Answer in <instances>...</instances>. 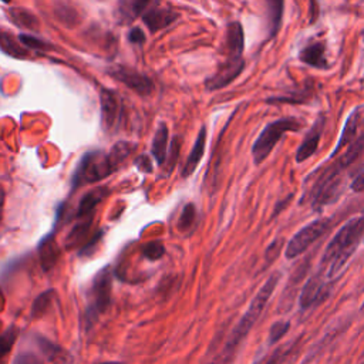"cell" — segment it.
Returning a JSON list of instances; mask_svg holds the SVG:
<instances>
[{"instance_id": "obj_1", "label": "cell", "mask_w": 364, "mask_h": 364, "mask_svg": "<svg viewBox=\"0 0 364 364\" xmlns=\"http://www.w3.org/2000/svg\"><path fill=\"white\" fill-rule=\"evenodd\" d=\"M279 280H280V273L274 272L264 282V284L260 287V290L256 293V296L250 301L245 314L240 317V320L236 323L233 330L229 333L222 348L218 353H215L210 358H206L205 364H229L233 360L242 341L246 338L247 333L252 330V327L255 326V323L259 320L260 314L266 309L270 296L273 294L274 289L279 284Z\"/></svg>"}, {"instance_id": "obj_2", "label": "cell", "mask_w": 364, "mask_h": 364, "mask_svg": "<svg viewBox=\"0 0 364 364\" xmlns=\"http://www.w3.org/2000/svg\"><path fill=\"white\" fill-rule=\"evenodd\" d=\"M132 151V144L118 142L109 149V152L91 151L84 154L74 171L73 188H81L109 176L118 169V166L128 158Z\"/></svg>"}, {"instance_id": "obj_3", "label": "cell", "mask_w": 364, "mask_h": 364, "mask_svg": "<svg viewBox=\"0 0 364 364\" xmlns=\"http://www.w3.org/2000/svg\"><path fill=\"white\" fill-rule=\"evenodd\" d=\"M363 230L364 218H353L346 222L333 236L323 253L318 270L321 273L326 272L327 282L334 280L341 273V269L346 266V263L357 249Z\"/></svg>"}, {"instance_id": "obj_4", "label": "cell", "mask_w": 364, "mask_h": 364, "mask_svg": "<svg viewBox=\"0 0 364 364\" xmlns=\"http://www.w3.org/2000/svg\"><path fill=\"white\" fill-rule=\"evenodd\" d=\"M301 128V122L297 118L287 117V118H280L273 122H269L259 136L256 138L253 146H252V155L253 161L256 165L262 164L273 151L276 144L280 141V138L286 132L291 131H299Z\"/></svg>"}, {"instance_id": "obj_5", "label": "cell", "mask_w": 364, "mask_h": 364, "mask_svg": "<svg viewBox=\"0 0 364 364\" xmlns=\"http://www.w3.org/2000/svg\"><path fill=\"white\" fill-rule=\"evenodd\" d=\"M112 272L109 266H104L94 277L90 289V304L85 310V323L91 326L98 314H102L111 301Z\"/></svg>"}, {"instance_id": "obj_6", "label": "cell", "mask_w": 364, "mask_h": 364, "mask_svg": "<svg viewBox=\"0 0 364 364\" xmlns=\"http://www.w3.org/2000/svg\"><path fill=\"white\" fill-rule=\"evenodd\" d=\"M330 219L321 218L310 222L304 228H301L287 243L284 256L287 259H294L304 253L320 236L324 235V232L328 229Z\"/></svg>"}, {"instance_id": "obj_7", "label": "cell", "mask_w": 364, "mask_h": 364, "mask_svg": "<svg viewBox=\"0 0 364 364\" xmlns=\"http://www.w3.org/2000/svg\"><path fill=\"white\" fill-rule=\"evenodd\" d=\"M243 68H245V61L242 57L239 58L228 57V60L219 67V70L206 80L205 82L206 90L216 91L229 85L233 80H236L240 75Z\"/></svg>"}, {"instance_id": "obj_8", "label": "cell", "mask_w": 364, "mask_h": 364, "mask_svg": "<svg viewBox=\"0 0 364 364\" xmlns=\"http://www.w3.org/2000/svg\"><path fill=\"white\" fill-rule=\"evenodd\" d=\"M109 75L121 81L122 84H125L128 88L134 90L139 95H149L154 90V82L151 81L149 77L128 67H122V65L114 67L109 70Z\"/></svg>"}, {"instance_id": "obj_9", "label": "cell", "mask_w": 364, "mask_h": 364, "mask_svg": "<svg viewBox=\"0 0 364 364\" xmlns=\"http://www.w3.org/2000/svg\"><path fill=\"white\" fill-rule=\"evenodd\" d=\"M159 0H118L115 16L121 24H129L138 17H142Z\"/></svg>"}, {"instance_id": "obj_10", "label": "cell", "mask_w": 364, "mask_h": 364, "mask_svg": "<svg viewBox=\"0 0 364 364\" xmlns=\"http://www.w3.org/2000/svg\"><path fill=\"white\" fill-rule=\"evenodd\" d=\"M324 125H326V115L320 114L316 118V121L311 125V128L309 129V132L304 136L303 142L297 148V151H296V162H299V164L304 162L306 159H309L317 151V146H318V142H320Z\"/></svg>"}, {"instance_id": "obj_11", "label": "cell", "mask_w": 364, "mask_h": 364, "mask_svg": "<svg viewBox=\"0 0 364 364\" xmlns=\"http://www.w3.org/2000/svg\"><path fill=\"white\" fill-rule=\"evenodd\" d=\"M327 286L328 282L326 279H323V273L317 272L313 277H310L307 280V283L303 286V290L300 293V307L303 310L310 309L311 306H314L320 299L327 296Z\"/></svg>"}, {"instance_id": "obj_12", "label": "cell", "mask_w": 364, "mask_h": 364, "mask_svg": "<svg viewBox=\"0 0 364 364\" xmlns=\"http://www.w3.org/2000/svg\"><path fill=\"white\" fill-rule=\"evenodd\" d=\"M100 101H101V121H102L104 128L109 131L115 127L117 119H118L119 100L114 91L102 88Z\"/></svg>"}, {"instance_id": "obj_13", "label": "cell", "mask_w": 364, "mask_h": 364, "mask_svg": "<svg viewBox=\"0 0 364 364\" xmlns=\"http://www.w3.org/2000/svg\"><path fill=\"white\" fill-rule=\"evenodd\" d=\"M176 18H178V13H175V11H172L169 9H165V7H159L158 4L152 6L142 16L144 23L149 28L151 33H156V31L162 30L164 27H166L172 21H175Z\"/></svg>"}, {"instance_id": "obj_14", "label": "cell", "mask_w": 364, "mask_h": 364, "mask_svg": "<svg viewBox=\"0 0 364 364\" xmlns=\"http://www.w3.org/2000/svg\"><path fill=\"white\" fill-rule=\"evenodd\" d=\"M301 63L314 68H327L328 63L326 60V44L324 41L316 40L307 43L299 53Z\"/></svg>"}, {"instance_id": "obj_15", "label": "cell", "mask_w": 364, "mask_h": 364, "mask_svg": "<svg viewBox=\"0 0 364 364\" xmlns=\"http://www.w3.org/2000/svg\"><path fill=\"white\" fill-rule=\"evenodd\" d=\"M243 48H245L243 27L239 21H232V23H229V26L226 28L228 57H232V58L242 57Z\"/></svg>"}, {"instance_id": "obj_16", "label": "cell", "mask_w": 364, "mask_h": 364, "mask_svg": "<svg viewBox=\"0 0 364 364\" xmlns=\"http://www.w3.org/2000/svg\"><path fill=\"white\" fill-rule=\"evenodd\" d=\"M36 343H37L40 351L44 354V357H47L50 361H53L55 364H71L73 363V355L65 348H63L58 344L51 343L46 337L37 336Z\"/></svg>"}, {"instance_id": "obj_17", "label": "cell", "mask_w": 364, "mask_h": 364, "mask_svg": "<svg viewBox=\"0 0 364 364\" xmlns=\"http://www.w3.org/2000/svg\"><path fill=\"white\" fill-rule=\"evenodd\" d=\"M38 253H40V263L41 267L48 272L54 267L60 257V247L55 242L54 233L47 235L40 243H38Z\"/></svg>"}, {"instance_id": "obj_18", "label": "cell", "mask_w": 364, "mask_h": 364, "mask_svg": "<svg viewBox=\"0 0 364 364\" xmlns=\"http://www.w3.org/2000/svg\"><path fill=\"white\" fill-rule=\"evenodd\" d=\"M108 195V189L107 186H98L94 188L91 191H88L80 200L78 206H77V212H75V218L81 219L84 216H88L91 213H94L95 206L102 202V199Z\"/></svg>"}, {"instance_id": "obj_19", "label": "cell", "mask_w": 364, "mask_h": 364, "mask_svg": "<svg viewBox=\"0 0 364 364\" xmlns=\"http://www.w3.org/2000/svg\"><path fill=\"white\" fill-rule=\"evenodd\" d=\"M92 219H94V213L81 218V220L74 225V228L67 233V236L64 239V245L67 249H73L80 245H85V237L90 235Z\"/></svg>"}, {"instance_id": "obj_20", "label": "cell", "mask_w": 364, "mask_h": 364, "mask_svg": "<svg viewBox=\"0 0 364 364\" xmlns=\"http://www.w3.org/2000/svg\"><path fill=\"white\" fill-rule=\"evenodd\" d=\"M205 144H206V128L202 127L199 134H198V136H196V141H195V144H193V146H192V149H191V152L188 155V159H186V162L183 165L182 176L186 178V176H191L195 172L196 166L199 165V162H200V159L203 156Z\"/></svg>"}, {"instance_id": "obj_21", "label": "cell", "mask_w": 364, "mask_h": 364, "mask_svg": "<svg viewBox=\"0 0 364 364\" xmlns=\"http://www.w3.org/2000/svg\"><path fill=\"white\" fill-rule=\"evenodd\" d=\"M358 121H360V108L354 109L350 117L347 118L346 124H344V128H343V132H341V136L333 151V156H336L341 148H344L346 145H348L350 142L354 141V136H355V132H357V128H358Z\"/></svg>"}, {"instance_id": "obj_22", "label": "cell", "mask_w": 364, "mask_h": 364, "mask_svg": "<svg viewBox=\"0 0 364 364\" xmlns=\"http://www.w3.org/2000/svg\"><path fill=\"white\" fill-rule=\"evenodd\" d=\"M9 18L11 20L13 24L21 27V28H28V30H37L40 21L37 20V17L26 9L21 7H14V9H9Z\"/></svg>"}, {"instance_id": "obj_23", "label": "cell", "mask_w": 364, "mask_h": 364, "mask_svg": "<svg viewBox=\"0 0 364 364\" xmlns=\"http://www.w3.org/2000/svg\"><path fill=\"white\" fill-rule=\"evenodd\" d=\"M0 50L13 58H26L28 51L23 47L20 40L14 38L11 34L0 31Z\"/></svg>"}, {"instance_id": "obj_24", "label": "cell", "mask_w": 364, "mask_h": 364, "mask_svg": "<svg viewBox=\"0 0 364 364\" xmlns=\"http://www.w3.org/2000/svg\"><path fill=\"white\" fill-rule=\"evenodd\" d=\"M166 145H168V128L165 124H161L156 128L152 141V155L158 165H162L166 159Z\"/></svg>"}, {"instance_id": "obj_25", "label": "cell", "mask_w": 364, "mask_h": 364, "mask_svg": "<svg viewBox=\"0 0 364 364\" xmlns=\"http://www.w3.org/2000/svg\"><path fill=\"white\" fill-rule=\"evenodd\" d=\"M364 151V134H361L358 138H355L351 145L341 154V156L334 162L341 171L346 169L348 165H351L354 161L358 159V156Z\"/></svg>"}, {"instance_id": "obj_26", "label": "cell", "mask_w": 364, "mask_h": 364, "mask_svg": "<svg viewBox=\"0 0 364 364\" xmlns=\"http://www.w3.org/2000/svg\"><path fill=\"white\" fill-rule=\"evenodd\" d=\"M267 17H269V36L274 37L282 26L284 0H266Z\"/></svg>"}, {"instance_id": "obj_27", "label": "cell", "mask_w": 364, "mask_h": 364, "mask_svg": "<svg viewBox=\"0 0 364 364\" xmlns=\"http://www.w3.org/2000/svg\"><path fill=\"white\" fill-rule=\"evenodd\" d=\"M311 90H303L297 91L296 94L293 92L291 95H282V97H270L267 98V104H304L306 101L310 100Z\"/></svg>"}, {"instance_id": "obj_28", "label": "cell", "mask_w": 364, "mask_h": 364, "mask_svg": "<svg viewBox=\"0 0 364 364\" xmlns=\"http://www.w3.org/2000/svg\"><path fill=\"white\" fill-rule=\"evenodd\" d=\"M17 333H18V330L14 326H10L3 334H0V361L11 350V347L17 338Z\"/></svg>"}, {"instance_id": "obj_29", "label": "cell", "mask_w": 364, "mask_h": 364, "mask_svg": "<svg viewBox=\"0 0 364 364\" xmlns=\"http://www.w3.org/2000/svg\"><path fill=\"white\" fill-rule=\"evenodd\" d=\"M195 218H196V209L193 203H188L185 205L181 216H179V222H178V228L182 232H186L191 229V226L195 223Z\"/></svg>"}, {"instance_id": "obj_30", "label": "cell", "mask_w": 364, "mask_h": 364, "mask_svg": "<svg viewBox=\"0 0 364 364\" xmlns=\"http://www.w3.org/2000/svg\"><path fill=\"white\" fill-rule=\"evenodd\" d=\"M289 328H290V323L289 321L282 320V321L273 323L270 330H269V343L270 344L279 343L283 338V336L289 331Z\"/></svg>"}, {"instance_id": "obj_31", "label": "cell", "mask_w": 364, "mask_h": 364, "mask_svg": "<svg viewBox=\"0 0 364 364\" xmlns=\"http://www.w3.org/2000/svg\"><path fill=\"white\" fill-rule=\"evenodd\" d=\"M164 253H165V247L158 240L156 242H149V243L144 245V247H142V255L148 260H158L164 256Z\"/></svg>"}, {"instance_id": "obj_32", "label": "cell", "mask_w": 364, "mask_h": 364, "mask_svg": "<svg viewBox=\"0 0 364 364\" xmlns=\"http://www.w3.org/2000/svg\"><path fill=\"white\" fill-rule=\"evenodd\" d=\"M51 296H53V290H48V291H44L43 294H40V296L36 299V301H34V304H33V309H31L33 317H38V316H41V314L46 313L47 307H48L50 303H51Z\"/></svg>"}, {"instance_id": "obj_33", "label": "cell", "mask_w": 364, "mask_h": 364, "mask_svg": "<svg viewBox=\"0 0 364 364\" xmlns=\"http://www.w3.org/2000/svg\"><path fill=\"white\" fill-rule=\"evenodd\" d=\"M18 40H20V43L23 46H26L28 48H33V50H43L44 51V50H50L51 48V46L48 43H46V41H43V40H40V38H37L34 36H30V34H21L18 37Z\"/></svg>"}, {"instance_id": "obj_34", "label": "cell", "mask_w": 364, "mask_h": 364, "mask_svg": "<svg viewBox=\"0 0 364 364\" xmlns=\"http://www.w3.org/2000/svg\"><path fill=\"white\" fill-rule=\"evenodd\" d=\"M291 351V347L290 346H283V347H279L276 348L263 363L260 364H283L286 361V358L289 357Z\"/></svg>"}, {"instance_id": "obj_35", "label": "cell", "mask_w": 364, "mask_h": 364, "mask_svg": "<svg viewBox=\"0 0 364 364\" xmlns=\"http://www.w3.org/2000/svg\"><path fill=\"white\" fill-rule=\"evenodd\" d=\"M11 364H44V361L31 351H21L14 357Z\"/></svg>"}, {"instance_id": "obj_36", "label": "cell", "mask_w": 364, "mask_h": 364, "mask_svg": "<svg viewBox=\"0 0 364 364\" xmlns=\"http://www.w3.org/2000/svg\"><path fill=\"white\" fill-rule=\"evenodd\" d=\"M128 40L132 44H144L145 43V34L139 27H132L128 33Z\"/></svg>"}, {"instance_id": "obj_37", "label": "cell", "mask_w": 364, "mask_h": 364, "mask_svg": "<svg viewBox=\"0 0 364 364\" xmlns=\"http://www.w3.org/2000/svg\"><path fill=\"white\" fill-rule=\"evenodd\" d=\"M280 247H282L280 240H274V242L267 247V250H266V262H267V264L276 259V256H277L279 252H280Z\"/></svg>"}, {"instance_id": "obj_38", "label": "cell", "mask_w": 364, "mask_h": 364, "mask_svg": "<svg viewBox=\"0 0 364 364\" xmlns=\"http://www.w3.org/2000/svg\"><path fill=\"white\" fill-rule=\"evenodd\" d=\"M135 165H136V166H138V169H139V171H142V172H151V171H152L151 161H149V158H148L146 155H141V156H138V158H136V161H135Z\"/></svg>"}, {"instance_id": "obj_39", "label": "cell", "mask_w": 364, "mask_h": 364, "mask_svg": "<svg viewBox=\"0 0 364 364\" xmlns=\"http://www.w3.org/2000/svg\"><path fill=\"white\" fill-rule=\"evenodd\" d=\"M351 189L354 192H364V172H361L351 183Z\"/></svg>"}, {"instance_id": "obj_40", "label": "cell", "mask_w": 364, "mask_h": 364, "mask_svg": "<svg viewBox=\"0 0 364 364\" xmlns=\"http://www.w3.org/2000/svg\"><path fill=\"white\" fill-rule=\"evenodd\" d=\"M3 206H4V191L0 186V219H1V213H3Z\"/></svg>"}, {"instance_id": "obj_41", "label": "cell", "mask_w": 364, "mask_h": 364, "mask_svg": "<svg viewBox=\"0 0 364 364\" xmlns=\"http://www.w3.org/2000/svg\"><path fill=\"white\" fill-rule=\"evenodd\" d=\"M101 364H122V363H118V361H108V363H101Z\"/></svg>"}, {"instance_id": "obj_42", "label": "cell", "mask_w": 364, "mask_h": 364, "mask_svg": "<svg viewBox=\"0 0 364 364\" xmlns=\"http://www.w3.org/2000/svg\"><path fill=\"white\" fill-rule=\"evenodd\" d=\"M361 38H363V41H364V30L361 31Z\"/></svg>"}, {"instance_id": "obj_43", "label": "cell", "mask_w": 364, "mask_h": 364, "mask_svg": "<svg viewBox=\"0 0 364 364\" xmlns=\"http://www.w3.org/2000/svg\"><path fill=\"white\" fill-rule=\"evenodd\" d=\"M361 311H364V303H363V306H361Z\"/></svg>"}, {"instance_id": "obj_44", "label": "cell", "mask_w": 364, "mask_h": 364, "mask_svg": "<svg viewBox=\"0 0 364 364\" xmlns=\"http://www.w3.org/2000/svg\"><path fill=\"white\" fill-rule=\"evenodd\" d=\"M1 1H4V3H9V1H10V0H1Z\"/></svg>"}]
</instances>
